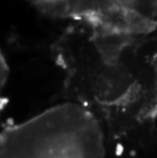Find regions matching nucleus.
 <instances>
[{"label":"nucleus","mask_w":157,"mask_h":158,"mask_svg":"<svg viewBox=\"0 0 157 158\" xmlns=\"http://www.w3.org/2000/svg\"><path fill=\"white\" fill-rule=\"evenodd\" d=\"M8 78V66L6 64V61L1 55V87L4 86L6 80Z\"/></svg>","instance_id":"7ed1b4c3"},{"label":"nucleus","mask_w":157,"mask_h":158,"mask_svg":"<svg viewBox=\"0 0 157 158\" xmlns=\"http://www.w3.org/2000/svg\"><path fill=\"white\" fill-rule=\"evenodd\" d=\"M0 158H105L104 134L86 104H57L22 123L5 124Z\"/></svg>","instance_id":"f257e3e1"},{"label":"nucleus","mask_w":157,"mask_h":158,"mask_svg":"<svg viewBox=\"0 0 157 158\" xmlns=\"http://www.w3.org/2000/svg\"><path fill=\"white\" fill-rule=\"evenodd\" d=\"M31 1L46 15L58 18L61 15L66 0H31Z\"/></svg>","instance_id":"f03ea898"}]
</instances>
